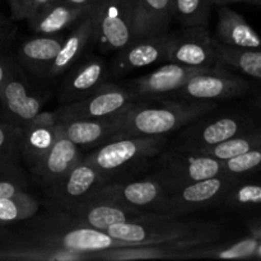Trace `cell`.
Returning a JSON list of instances; mask_svg holds the SVG:
<instances>
[{
  "instance_id": "obj_1",
  "label": "cell",
  "mask_w": 261,
  "mask_h": 261,
  "mask_svg": "<svg viewBox=\"0 0 261 261\" xmlns=\"http://www.w3.org/2000/svg\"><path fill=\"white\" fill-rule=\"evenodd\" d=\"M37 214L19 223L0 226V249L4 254L20 247H47L94 254L130 246L107 232L79 223L65 212L51 209L50 213L38 217Z\"/></svg>"
},
{
  "instance_id": "obj_2",
  "label": "cell",
  "mask_w": 261,
  "mask_h": 261,
  "mask_svg": "<svg viewBox=\"0 0 261 261\" xmlns=\"http://www.w3.org/2000/svg\"><path fill=\"white\" fill-rule=\"evenodd\" d=\"M140 98L125 115L122 125L111 139L122 137H161L177 132L211 114L216 101H177L171 98Z\"/></svg>"
},
{
  "instance_id": "obj_3",
  "label": "cell",
  "mask_w": 261,
  "mask_h": 261,
  "mask_svg": "<svg viewBox=\"0 0 261 261\" xmlns=\"http://www.w3.org/2000/svg\"><path fill=\"white\" fill-rule=\"evenodd\" d=\"M167 142V135L116 138L98 145L83 158L105 176L107 182L119 181L137 173V168L160 154Z\"/></svg>"
},
{
  "instance_id": "obj_4",
  "label": "cell",
  "mask_w": 261,
  "mask_h": 261,
  "mask_svg": "<svg viewBox=\"0 0 261 261\" xmlns=\"http://www.w3.org/2000/svg\"><path fill=\"white\" fill-rule=\"evenodd\" d=\"M222 173H226L224 161L175 145L160 153L153 175L170 193L181 186Z\"/></svg>"
},
{
  "instance_id": "obj_5",
  "label": "cell",
  "mask_w": 261,
  "mask_h": 261,
  "mask_svg": "<svg viewBox=\"0 0 261 261\" xmlns=\"http://www.w3.org/2000/svg\"><path fill=\"white\" fill-rule=\"evenodd\" d=\"M209 223H193L178 219V216L165 213H149L134 222L114 224L107 233L130 246L158 245L177 241L205 228Z\"/></svg>"
},
{
  "instance_id": "obj_6",
  "label": "cell",
  "mask_w": 261,
  "mask_h": 261,
  "mask_svg": "<svg viewBox=\"0 0 261 261\" xmlns=\"http://www.w3.org/2000/svg\"><path fill=\"white\" fill-rule=\"evenodd\" d=\"M135 0H96L89 9L93 43L99 50L119 51L134 40Z\"/></svg>"
},
{
  "instance_id": "obj_7",
  "label": "cell",
  "mask_w": 261,
  "mask_h": 261,
  "mask_svg": "<svg viewBox=\"0 0 261 261\" xmlns=\"http://www.w3.org/2000/svg\"><path fill=\"white\" fill-rule=\"evenodd\" d=\"M139 97L126 84L103 82L83 99L61 105L56 109L58 121L73 119H109L125 115Z\"/></svg>"
},
{
  "instance_id": "obj_8",
  "label": "cell",
  "mask_w": 261,
  "mask_h": 261,
  "mask_svg": "<svg viewBox=\"0 0 261 261\" xmlns=\"http://www.w3.org/2000/svg\"><path fill=\"white\" fill-rule=\"evenodd\" d=\"M251 84L239 74L219 65L196 74L165 98L177 101H223L244 96Z\"/></svg>"
},
{
  "instance_id": "obj_9",
  "label": "cell",
  "mask_w": 261,
  "mask_h": 261,
  "mask_svg": "<svg viewBox=\"0 0 261 261\" xmlns=\"http://www.w3.org/2000/svg\"><path fill=\"white\" fill-rule=\"evenodd\" d=\"M94 194L112 203L143 213H165L168 200L167 190L153 173L138 180L110 181Z\"/></svg>"
},
{
  "instance_id": "obj_10",
  "label": "cell",
  "mask_w": 261,
  "mask_h": 261,
  "mask_svg": "<svg viewBox=\"0 0 261 261\" xmlns=\"http://www.w3.org/2000/svg\"><path fill=\"white\" fill-rule=\"evenodd\" d=\"M255 127L254 121L246 115L231 114L208 117V114L182 127L176 140V147L191 150L205 148L232 139Z\"/></svg>"
},
{
  "instance_id": "obj_11",
  "label": "cell",
  "mask_w": 261,
  "mask_h": 261,
  "mask_svg": "<svg viewBox=\"0 0 261 261\" xmlns=\"http://www.w3.org/2000/svg\"><path fill=\"white\" fill-rule=\"evenodd\" d=\"M47 99L50 94L36 91L28 82L27 74L18 65L0 88L2 120L24 127L42 112Z\"/></svg>"
},
{
  "instance_id": "obj_12",
  "label": "cell",
  "mask_w": 261,
  "mask_h": 261,
  "mask_svg": "<svg viewBox=\"0 0 261 261\" xmlns=\"http://www.w3.org/2000/svg\"><path fill=\"white\" fill-rule=\"evenodd\" d=\"M107 182L105 176L87 160L82 158L60 180L45 189L51 209L68 212L88 199Z\"/></svg>"
},
{
  "instance_id": "obj_13",
  "label": "cell",
  "mask_w": 261,
  "mask_h": 261,
  "mask_svg": "<svg viewBox=\"0 0 261 261\" xmlns=\"http://www.w3.org/2000/svg\"><path fill=\"white\" fill-rule=\"evenodd\" d=\"M165 61L195 68L219 66L214 38L208 27H184L168 33Z\"/></svg>"
},
{
  "instance_id": "obj_14",
  "label": "cell",
  "mask_w": 261,
  "mask_h": 261,
  "mask_svg": "<svg viewBox=\"0 0 261 261\" xmlns=\"http://www.w3.org/2000/svg\"><path fill=\"white\" fill-rule=\"evenodd\" d=\"M237 177L239 176L222 173L170 191L165 214L180 216L203 211L211 206H218L226 191Z\"/></svg>"
},
{
  "instance_id": "obj_15",
  "label": "cell",
  "mask_w": 261,
  "mask_h": 261,
  "mask_svg": "<svg viewBox=\"0 0 261 261\" xmlns=\"http://www.w3.org/2000/svg\"><path fill=\"white\" fill-rule=\"evenodd\" d=\"M168 33L137 37L124 48L116 51V56L109 66L110 78H121L138 69L147 68L165 61Z\"/></svg>"
},
{
  "instance_id": "obj_16",
  "label": "cell",
  "mask_w": 261,
  "mask_h": 261,
  "mask_svg": "<svg viewBox=\"0 0 261 261\" xmlns=\"http://www.w3.org/2000/svg\"><path fill=\"white\" fill-rule=\"evenodd\" d=\"M205 70L208 68L168 63L145 75L127 81L125 84L139 98H165L181 88L189 79Z\"/></svg>"
},
{
  "instance_id": "obj_17",
  "label": "cell",
  "mask_w": 261,
  "mask_h": 261,
  "mask_svg": "<svg viewBox=\"0 0 261 261\" xmlns=\"http://www.w3.org/2000/svg\"><path fill=\"white\" fill-rule=\"evenodd\" d=\"M65 36L37 35L27 37L12 48L13 56L25 74L47 83V74L64 42Z\"/></svg>"
},
{
  "instance_id": "obj_18",
  "label": "cell",
  "mask_w": 261,
  "mask_h": 261,
  "mask_svg": "<svg viewBox=\"0 0 261 261\" xmlns=\"http://www.w3.org/2000/svg\"><path fill=\"white\" fill-rule=\"evenodd\" d=\"M109 71L106 61L99 56L91 55L81 59L65 73L59 101L61 105L81 101L110 78Z\"/></svg>"
},
{
  "instance_id": "obj_19",
  "label": "cell",
  "mask_w": 261,
  "mask_h": 261,
  "mask_svg": "<svg viewBox=\"0 0 261 261\" xmlns=\"http://www.w3.org/2000/svg\"><path fill=\"white\" fill-rule=\"evenodd\" d=\"M65 213L84 226L103 232H106L114 224L134 222L149 214L127 209L96 194H92L88 199L74 205Z\"/></svg>"
},
{
  "instance_id": "obj_20",
  "label": "cell",
  "mask_w": 261,
  "mask_h": 261,
  "mask_svg": "<svg viewBox=\"0 0 261 261\" xmlns=\"http://www.w3.org/2000/svg\"><path fill=\"white\" fill-rule=\"evenodd\" d=\"M83 158L81 148L70 139L60 135L51 149L30 168L33 181L45 190L60 180Z\"/></svg>"
},
{
  "instance_id": "obj_21",
  "label": "cell",
  "mask_w": 261,
  "mask_h": 261,
  "mask_svg": "<svg viewBox=\"0 0 261 261\" xmlns=\"http://www.w3.org/2000/svg\"><path fill=\"white\" fill-rule=\"evenodd\" d=\"M125 115L109 119L64 120L58 124L59 134L70 139L81 149H94L111 140L122 125Z\"/></svg>"
},
{
  "instance_id": "obj_22",
  "label": "cell",
  "mask_w": 261,
  "mask_h": 261,
  "mask_svg": "<svg viewBox=\"0 0 261 261\" xmlns=\"http://www.w3.org/2000/svg\"><path fill=\"white\" fill-rule=\"evenodd\" d=\"M58 119L54 111H42L35 120L22 127L20 155L28 168L35 166L59 139Z\"/></svg>"
},
{
  "instance_id": "obj_23",
  "label": "cell",
  "mask_w": 261,
  "mask_h": 261,
  "mask_svg": "<svg viewBox=\"0 0 261 261\" xmlns=\"http://www.w3.org/2000/svg\"><path fill=\"white\" fill-rule=\"evenodd\" d=\"M91 43H93V23L88 12L64 38L63 45L48 70L47 83L59 79L78 63Z\"/></svg>"
},
{
  "instance_id": "obj_24",
  "label": "cell",
  "mask_w": 261,
  "mask_h": 261,
  "mask_svg": "<svg viewBox=\"0 0 261 261\" xmlns=\"http://www.w3.org/2000/svg\"><path fill=\"white\" fill-rule=\"evenodd\" d=\"M88 9L74 7L64 0H54L37 14L28 18V27L37 35H59L75 25Z\"/></svg>"
},
{
  "instance_id": "obj_25",
  "label": "cell",
  "mask_w": 261,
  "mask_h": 261,
  "mask_svg": "<svg viewBox=\"0 0 261 261\" xmlns=\"http://www.w3.org/2000/svg\"><path fill=\"white\" fill-rule=\"evenodd\" d=\"M217 40L234 48H261V36L240 13L227 5L218 7Z\"/></svg>"
},
{
  "instance_id": "obj_26",
  "label": "cell",
  "mask_w": 261,
  "mask_h": 261,
  "mask_svg": "<svg viewBox=\"0 0 261 261\" xmlns=\"http://www.w3.org/2000/svg\"><path fill=\"white\" fill-rule=\"evenodd\" d=\"M172 19V0H135L134 37L168 32Z\"/></svg>"
},
{
  "instance_id": "obj_27",
  "label": "cell",
  "mask_w": 261,
  "mask_h": 261,
  "mask_svg": "<svg viewBox=\"0 0 261 261\" xmlns=\"http://www.w3.org/2000/svg\"><path fill=\"white\" fill-rule=\"evenodd\" d=\"M214 47L219 65L231 68L244 75L261 81V48H234L223 45L214 38Z\"/></svg>"
},
{
  "instance_id": "obj_28",
  "label": "cell",
  "mask_w": 261,
  "mask_h": 261,
  "mask_svg": "<svg viewBox=\"0 0 261 261\" xmlns=\"http://www.w3.org/2000/svg\"><path fill=\"white\" fill-rule=\"evenodd\" d=\"M218 206L228 212H249L261 206V181L239 176L228 188Z\"/></svg>"
},
{
  "instance_id": "obj_29",
  "label": "cell",
  "mask_w": 261,
  "mask_h": 261,
  "mask_svg": "<svg viewBox=\"0 0 261 261\" xmlns=\"http://www.w3.org/2000/svg\"><path fill=\"white\" fill-rule=\"evenodd\" d=\"M41 200L30 190L0 199V226L19 223L40 213Z\"/></svg>"
},
{
  "instance_id": "obj_30",
  "label": "cell",
  "mask_w": 261,
  "mask_h": 261,
  "mask_svg": "<svg viewBox=\"0 0 261 261\" xmlns=\"http://www.w3.org/2000/svg\"><path fill=\"white\" fill-rule=\"evenodd\" d=\"M259 147H261V126H255L232 139L219 143L213 147L205 148V149L196 150V152L211 155L217 160L227 161Z\"/></svg>"
},
{
  "instance_id": "obj_31",
  "label": "cell",
  "mask_w": 261,
  "mask_h": 261,
  "mask_svg": "<svg viewBox=\"0 0 261 261\" xmlns=\"http://www.w3.org/2000/svg\"><path fill=\"white\" fill-rule=\"evenodd\" d=\"M211 0H172L173 18L182 27H208Z\"/></svg>"
},
{
  "instance_id": "obj_32",
  "label": "cell",
  "mask_w": 261,
  "mask_h": 261,
  "mask_svg": "<svg viewBox=\"0 0 261 261\" xmlns=\"http://www.w3.org/2000/svg\"><path fill=\"white\" fill-rule=\"evenodd\" d=\"M22 130L18 125L0 120V165L20 162Z\"/></svg>"
},
{
  "instance_id": "obj_33",
  "label": "cell",
  "mask_w": 261,
  "mask_h": 261,
  "mask_svg": "<svg viewBox=\"0 0 261 261\" xmlns=\"http://www.w3.org/2000/svg\"><path fill=\"white\" fill-rule=\"evenodd\" d=\"M30 190L19 163L0 165V199Z\"/></svg>"
},
{
  "instance_id": "obj_34",
  "label": "cell",
  "mask_w": 261,
  "mask_h": 261,
  "mask_svg": "<svg viewBox=\"0 0 261 261\" xmlns=\"http://www.w3.org/2000/svg\"><path fill=\"white\" fill-rule=\"evenodd\" d=\"M224 172L232 176H247L261 172V147L224 161Z\"/></svg>"
},
{
  "instance_id": "obj_35",
  "label": "cell",
  "mask_w": 261,
  "mask_h": 261,
  "mask_svg": "<svg viewBox=\"0 0 261 261\" xmlns=\"http://www.w3.org/2000/svg\"><path fill=\"white\" fill-rule=\"evenodd\" d=\"M17 66L18 64L13 56L12 48H2L0 50V88L17 69Z\"/></svg>"
},
{
  "instance_id": "obj_36",
  "label": "cell",
  "mask_w": 261,
  "mask_h": 261,
  "mask_svg": "<svg viewBox=\"0 0 261 261\" xmlns=\"http://www.w3.org/2000/svg\"><path fill=\"white\" fill-rule=\"evenodd\" d=\"M15 28L12 19H8L0 10V50L2 48H12L14 41Z\"/></svg>"
},
{
  "instance_id": "obj_37",
  "label": "cell",
  "mask_w": 261,
  "mask_h": 261,
  "mask_svg": "<svg viewBox=\"0 0 261 261\" xmlns=\"http://www.w3.org/2000/svg\"><path fill=\"white\" fill-rule=\"evenodd\" d=\"M10 9V18L12 20H24L30 15L31 4L32 0H7Z\"/></svg>"
},
{
  "instance_id": "obj_38",
  "label": "cell",
  "mask_w": 261,
  "mask_h": 261,
  "mask_svg": "<svg viewBox=\"0 0 261 261\" xmlns=\"http://www.w3.org/2000/svg\"><path fill=\"white\" fill-rule=\"evenodd\" d=\"M54 0H32V4H31V10L28 18L33 17L35 14H37L41 9H43L45 7H47L50 3H53ZM27 18V19H28ZM25 19V20H27Z\"/></svg>"
},
{
  "instance_id": "obj_39",
  "label": "cell",
  "mask_w": 261,
  "mask_h": 261,
  "mask_svg": "<svg viewBox=\"0 0 261 261\" xmlns=\"http://www.w3.org/2000/svg\"><path fill=\"white\" fill-rule=\"evenodd\" d=\"M64 2L69 3V4L74 5V7L83 8V9H91L92 5L94 4L96 0H64Z\"/></svg>"
},
{
  "instance_id": "obj_40",
  "label": "cell",
  "mask_w": 261,
  "mask_h": 261,
  "mask_svg": "<svg viewBox=\"0 0 261 261\" xmlns=\"http://www.w3.org/2000/svg\"><path fill=\"white\" fill-rule=\"evenodd\" d=\"M213 7H221V5H229L233 4V3H242V0H211Z\"/></svg>"
},
{
  "instance_id": "obj_41",
  "label": "cell",
  "mask_w": 261,
  "mask_h": 261,
  "mask_svg": "<svg viewBox=\"0 0 261 261\" xmlns=\"http://www.w3.org/2000/svg\"><path fill=\"white\" fill-rule=\"evenodd\" d=\"M252 103H254L255 110H256V111L261 112V92H260L259 94H256V96H255L254 102H252Z\"/></svg>"
},
{
  "instance_id": "obj_42",
  "label": "cell",
  "mask_w": 261,
  "mask_h": 261,
  "mask_svg": "<svg viewBox=\"0 0 261 261\" xmlns=\"http://www.w3.org/2000/svg\"><path fill=\"white\" fill-rule=\"evenodd\" d=\"M242 3H247V4L256 5V7H261V0H242Z\"/></svg>"
},
{
  "instance_id": "obj_43",
  "label": "cell",
  "mask_w": 261,
  "mask_h": 261,
  "mask_svg": "<svg viewBox=\"0 0 261 261\" xmlns=\"http://www.w3.org/2000/svg\"><path fill=\"white\" fill-rule=\"evenodd\" d=\"M0 260H7V256H5L4 251L2 249H0Z\"/></svg>"
},
{
  "instance_id": "obj_44",
  "label": "cell",
  "mask_w": 261,
  "mask_h": 261,
  "mask_svg": "<svg viewBox=\"0 0 261 261\" xmlns=\"http://www.w3.org/2000/svg\"><path fill=\"white\" fill-rule=\"evenodd\" d=\"M2 110H3V107H2V101H0V120H2Z\"/></svg>"
}]
</instances>
